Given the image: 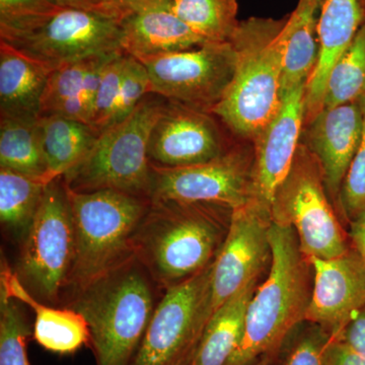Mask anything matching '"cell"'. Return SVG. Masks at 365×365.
<instances>
[{"label":"cell","instance_id":"17","mask_svg":"<svg viewBox=\"0 0 365 365\" xmlns=\"http://www.w3.org/2000/svg\"><path fill=\"white\" fill-rule=\"evenodd\" d=\"M361 134L362 112L359 101L322 110L302 132V143L319 160L327 191L334 199L340 195Z\"/></svg>","mask_w":365,"mask_h":365},{"label":"cell","instance_id":"19","mask_svg":"<svg viewBox=\"0 0 365 365\" xmlns=\"http://www.w3.org/2000/svg\"><path fill=\"white\" fill-rule=\"evenodd\" d=\"M0 294L32 307L35 313L34 339L48 351L71 354L90 343V329L81 314L71 307L55 309L41 302L29 292L18 274L4 260L0 272Z\"/></svg>","mask_w":365,"mask_h":365},{"label":"cell","instance_id":"38","mask_svg":"<svg viewBox=\"0 0 365 365\" xmlns=\"http://www.w3.org/2000/svg\"><path fill=\"white\" fill-rule=\"evenodd\" d=\"M331 365H365V357L353 350L344 341L338 340L333 347Z\"/></svg>","mask_w":365,"mask_h":365},{"label":"cell","instance_id":"37","mask_svg":"<svg viewBox=\"0 0 365 365\" xmlns=\"http://www.w3.org/2000/svg\"><path fill=\"white\" fill-rule=\"evenodd\" d=\"M341 340L365 357V306L346 327Z\"/></svg>","mask_w":365,"mask_h":365},{"label":"cell","instance_id":"2","mask_svg":"<svg viewBox=\"0 0 365 365\" xmlns=\"http://www.w3.org/2000/svg\"><path fill=\"white\" fill-rule=\"evenodd\" d=\"M285 23L287 18H251L240 21L230 40L235 53L234 78L211 114L245 140L254 143L279 111Z\"/></svg>","mask_w":365,"mask_h":365},{"label":"cell","instance_id":"9","mask_svg":"<svg viewBox=\"0 0 365 365\" xmlns=\"http://www.w3.org/2000/svg\"><path fill=\"white\" fill-rule=\"evenodd\" d=\"M74 254L73 216L63 178H58L46 186L24 239L16 274L34 297L56 304L68 284Z\"/></svg>","mask_w":365,"mask_h":365},{"label":"cell","instance_id":"34","mask_svg":"<svg viewBox=\"0 0 365 365\" xmlns=\"http://www.w3.org/2000/svg\"><path fill=\"white\" fill-rule=\"evenodd\" d=\"M150 93V81L145 66L135 57L127 55L119 98L111 126L130 116L143 98Z\"/></svg>","mask_w":365,"mask_h":365},{"label":"cell","instance_id":"33","mask_svg":"<svg viewBox=\"0 0 365 365\" xmlns=\"http://www.w3.org/2000/svg\"><path fill=\"white\" fill-rule=\"evenodd\" d=\"M362 112V134L359 148L343 182L340 202L350 220L365 210V95L359 100Z\"/></svg>","mask_w":365,"mask_h":365},{"label":"cell","instance_id":"23","mask_svg":"<svg viewBox=\"0 0 365 365\" xmlns=\"http://www.w3.org/2000/svg\"><path fill=\"white\" fill-rule=\"evenodd\" d=\"M257 289L251 281L209 319L191 365H227L244 335L247 309Z\"/></svg>","mask_w":365,"mask_h":365},{"label":"cell","instance_id":"3","mask_svg":"<svg viewBox=\"0 0 365 365\" xmlns=\"http://www.w3.org/2000/svg\"><path fill=\"white\" fill-rule=\"evenodd\" d=\"M153 283L133 254L72 292L68 307L88 323L97 365H132L157 307Z\"/></svg>","mask_w":365,"mask_h":365},{"label":"cell","instance_id":"1","mask_svg":"<svg viewBox=\"0 0 365 365\" xmlns=\"http://www.w3.org/2000/svg\"><path fill=\"white\" fill-rule=\"evenodd\" d=\"M232 209L211 204L150 200L133 239V253L168 289L212 263L227 237Z\"/></svg>","mask_w":365,"mask_h":365},{"label":"cell","instance_id":"21","mask_svg":"<svg viewBox=\"0 0 365 365\" xmlns=\"http://www.w3.org/2000/svg\"><path fill=\"white\" fill-rule=\"evenodd\" d=\"M49 73L0 41V118L39 119Z\"/></svg>","mask_w":365,"mask_h":365},{"label":"cell","instance_id":"20","mask_svg":"<svg viewBox=\"0 0 365 365\" xmlns=\"http://www.w3.org/2000/svg\"><path fill=\"white\" fill-rule=\"evenodd\" d=\"M121 48L137 59L185 51L207 44L169 6L153 7L120 19Z\"/></svg>","mask_w":365,"mask_h":365},{"label":"cell","instance_id":"32","mask_svg":"<svg viewBox=\"0 0 365 365\" xmlns=\"http://www.w3.org/2000/svg\"><path fill=\"white\" fill-rule=\"evenodd\" d=\"M127 54L121 50L105 66L96 95L90 125L98 135L109 128L116 109Z\"/></svg>","mask_w":365,"mask_h":365},{"label":"cell","instance_id":"14","mask_svg":"<svg viewBox=\"0 0 365 365\" xmlns=\"http://www.w3.org/2000/svg\"><path fill=\"white\" fill-rule=\"evenodd\" d=\"M212 115L167 100L148 141L151 165L186 168L222 157L230 148Z\"/></svg>","mask_w":365,"mask_h":365},{"label":"cell","instance_id":"40","mask_svg":"<svg viewBox=\"0 0 365 365\" xmlns=\"http://www.w3.org/2000/svg\"><path fill=\"white\" fill-rule=\"evenodd\" d=\"M56 1L60 6L86 9V11H100L105 0H56Z\"/></svg>","mask_w":365,"mask_h":365},{"label":"cell","instance_id":"15","mask_svg":"<svg viewBox=\"0 0 365 365\" xmlns=\"http://www.w3.org/2000/svg\"><path fill=\"white\" fill-rule=\"evenodd\" d=\"M314 268L311 302L304 322L323 327L339 338L365 306V264L359 253L338 258L307 259Z\"/></svg>","mask_w":365,"mask_h":365},{"label":"cell","instance_id":"39","mask_svg":"<svg viewBox=\"0 0 365 365\" xmlns=\"http://www.w3.org/2000/svg\"><path fill=\"white\" fill-rule=\"evenodd\" d=\"M351 239L365 264V210L351 220Z\"/></svg>","mask_w":365,"mask_h":365},{"label":"cell","instance_id":"12","mask_svg":"<svg viewBox=\"0 0 365 365\" xmlns=\"http://www.w3.org/2000/svg\"><path fill=\"white\" fill-rule=\"evenodd\" d=\"M254 163V145H237L222 157L192 167L151 165L150 200L211 204L234 210L255 198Z\"/></svg>","mask_w":365,"mask_h":365},{"label":"cell","instance_id":"30","mask_svg":"<svg viewBox=\"0 0 365 365\" xmlns=\"http://www.w3.org/2000/svg\"><path fill=\"white\" fill-rule=\"evenodd\" d=\"M299 325L283 343L284 354L280 365H331L333 347L339 338L323 327L309 323Z\"/></svg>","mask_w":365,"mask_h":365},{"label":"cell","instance_id":"42","mask_svg":"<svg viewBox=\"0 0 365 365\" xmlns=\"http://www.w3.org/2000/svg\"><path fill=\"white\" fill-rule=\"evenodd\" d=\"M360 9H361L362 16H364V21H365V0H359Z\"/></svg>","mask_w":365,"mask_h":365},{"label":"cell","instance_id":"18","mask_svg":"<svg viewBox=\"0 0 365 365\" xmlns=\"http://www.w3.org/2000/svg\"><path fill=\"white\" fill-rule=\"evenodd\" d=\"M364 23L359 0H323L317 26L319 59L306 86V119L309 123L323 109L327 81L337 60L351 44Z\"/></svg>","mask_w":365,"mask_h":365},{"label":"cell","instance_id":"35","mask_svg":"<svg viewBox=\"0 0 365 365\" xmlns=\"http://www.w3.org/2000/svg\"><path fill=\"white\" fill-rule=\"evenodd\" d=\"M59 7L56 0H0V25L43 16Z\"/></svg>","mask_w":365,"mask_h":365},{"label":"cell","instance_id":"5","mask_svg":"<svg viewBox=\"0 0 365 365\" xmlns=\"http://www.w3.org/2000/svg\"><path fill=\"white\" fill-rule=\"evenodd\" d=\"M66 190L76 234V254L67 287L74 292L134 254V235L150 200L114 190Z\"/></svg>","mask_w":365,"mask_h":365},{"label":"cell","instance_id":"7","mask_svg":"<svg viewBox=\"0 0 365 365\" xmlns=\"http://www.w3.org/2000/svg\"><path fill=\"white\" fill-rule=\"evenodd\" d=\"M121 37L119 19L101 11L71 7L0 25V41L49 72L119 51Z\"/></svg>","mask_w":365,"mask_h":365},{"label":"cell","instance_id":"27","mask_svg":"<svg viewBox=\"0 0 365 365\" xmlns=\"http://www.w3.org/2000/svg\"><path fill=\"white\" fill-rule=\"evenodd\" d=\"M168 6L208 43L230 42L240 25L237 0H173Z\"/></svg>","mask_w":365,"mask_h":365},{"label":"cell","instance_id":"41","mask_svg":"<svg viewBox=\"0 0 365 365\" xmlns=\"http://www.w3.org/2000/svg\"><path fill=\"white\" fill-rule=\"evenodd\" d=\"M276 356H277V354H265L247 365H273Z\"/></svg>","mask_w":365,"mask_h":365},{"label":"cell","instance_id":"28","mask_svg":"<svg viewBox=\"0 0 365 365\" xmlns=\"http://www.w3.org/2000/svg\"><path fill=\"white\" fill-rule=\"evenodd\" d=\"M91 58L66 64L50 72L41 101L40 116L60 115L88 124L81 93Z\"/></svg>","mask_w":365,"mask_h":365},{"label":"cell","instance_id":"36","mask_svg":"<svg viewBox=\"0 0 365 365\" xmlns=\"http://www.w3.org/2000/svg\"><path fill=\"white\" fill-rule=\"evenodd\" d=\"M172 1L173 0H105L100 11L111 14L120 20L127 14L136 13V11L169 6Z\"/></svg>","mask_w":365,"mask_h":365},{"label":"cell","instance_id":"4","mask_svg":"<svg viewBox=\"0 0 365 365\" xmlns=\"http://www.w3.org/2000/svg\"><path fill=\"white\" fill-rule=\"evenodd\" d=\"M267 279L257 288L247 309L244 335L227 365H247L265 354H278L288 336L306 319L311 302L309 262L294 228L272 222Z\"/></svg>","mask_w":365,"mask_h":365},{"label":"cell","instance_id":"31","mask_svg":"<svg viewBox=\"0 0 365 365\" xmlns=\"http://www.w3.org/2000/svg\"><path fill=\"white\" fill-rule=\"evenodd\" d=\"M30 335L33 328L18 300L0 294V365H31L26 354Z\"/></svg>","mask_w":365,"mask_h":365},{"label":"cell","instance_id":"16","mask_svg":"<svg viewBox=\"0 0 365 365\" xmlns=\"http://www.w3.org/2000/svg\"><path fill=\"white\" fill-rule=\"evenodd\" d=\"M306 86L302 83L283 93L279 111L253 143L255 197L270 207L299 145L306 119Z\"/></svg>","mask_w":365,"mask_h":365},{"label":"cell","instance_id":"13","mask_svg":"<svg viewBox=\"0 0 365 365\" xmlns=\"http://www.w3.org/2000/svg\"><path fill=\"white\" fill-rule=\"evenodd\" d=\"M271 225L270 206L256 197L232 210L227 237L212 262L209 319L251 281L258 279L271 255Z\"/></svg>","mask_w":365,"mask_h":365},{"label":"cell","instance_id":"10","mask_svg":"<svg viewBox=\"0 0 365 365\" xmlns=\"http://www.w3.org/2000/svg\"><path fill=\"white\" fill-rule=\"evenodd\" d=\"M211 270L165 289L132 365H191L209 321Z\"/></svg>","mask_w":365,"mask_h":365},{"label":"cell","instance_id":"29","mask_svg":"<svg viewBox=\"0 0 365 365\" xmlns=\"http://www.w3.org/2000/svg\"><path fill=\"white\" fill-rule=\"evenodd\" d=\"M364 95L365 21L351 44L341 55L330 72L327 81L323 109L357 102Z\"/></svg>","mask_w":365,"mask_h":365},{"label":"cell","instance_id":"6","mask_svg":"<svg viewBox=\"0 0 365 365\" xmlns=\"http://www.w3.org/2000/svg\"><path fill=\"white\" fill-rule=\"evenodd\" d=\"M165 102L150 93L130 116L103 131L85 160L62 177L67 188L114 190L150 200L153 179L148 141Z\"/></svg>","mask_w":365,"mask_h":365},{"label":"cell","instance_id":"24","mask_svg":"<svg viewBox=\"0 0 365 365\" xmlns=\"http://www.w3.org/2000/svg\"><path fill=\"white\" fill-rule=\"evenodd\" d=\"M323 0H299L294 11L287 16V35L282 68V95L294 86L307 83L319 59L317 26Z\"/></svg>","mask_w":365,"mask_h":365},{"label":"cell","instance_id":"8","mask_svg":"<svg viewBox=\"0 0 365 365\" xmlns=\"http://www.w3.org/2000/svg\"><path fill=\"white\" fill-rule=\"evenodd\" d=\"M328 195L319 160L299 143L289 173L274 194L271 216L273 222L294 228L307 259L330 260L349 252Z\"/></svg>","mask_w":365,"mask_h":365},{"label":"cell","instance_id":"26","mask_svg":"<svg viewBox=\"0 0 365 365\" xmlns=\"http://www.w3.org/2000/svg\"><path fill=\"white\" fill-rule=\"evenodd\" d=\"M46 186L42 180L0 169V222L14 237L25 239Z\"/></svg>","mask_w":365,"mask_h":365},{"label":"cell","instance_id":"11","mask_svg":"<svg viewBox=\"0 0 365 365\" xmlns=\"http://www.w3.org/2000/svg\"><path fill=\"white\" fill-rule=\"evenodd\" d=\"M138 60L148 72L150 93L208 113L227 93L235 67L230 42Z\"/></svg>","mask_w":365,"mask_h":365},{"label":"cell","instance_id":"22","mask_svg":"<svg viewBox=\"0 0 365 365\" xmlns=\"http://www.w3.org/2000/svg\"><path fill=\"white\" fill-rule=\"evenodd\" d=\"M38 123L47 163L46 184L66 176L83 162L98 137L91 125L60 115L40 116Z\"/></svg>","mask_w":365,"mask_h":365},{"label":"cell","instance_id":"25","mask_svg":"<svg viewBox=\"0 0 365 365\" xmlns=\"http://www.w3.org/2000/svg\"><path fill=\"white\" fill-rule=\"evenodd\" d=\"M0 169L45 182L47 163L38 120L0 118Z\"/></svg>","mask_w":365,"mask_h":365}]
</instances>
